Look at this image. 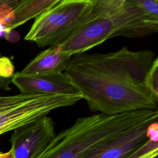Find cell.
I'll return each instance as SVG.
<instances>
[{"label":"cell","mask_w":158,"mask_h":158,"mask_svg":"<svg viewBox=\"0 0 158 158\" xmlns=\"http://www.w3.org/2000/svg\"><path fill=\"white\" fill-rule=\"evenodd\" d=\"M58 1L59 0H18L14 9L13 21L7 31L24 24L29 20L36 18Z\"/></svg>","instance_id":"30bf717a"},{"label":"cell","mask_w":158,"mask_h":158,"mask_svg":"<svg viewBox=\"0 0 158 158\" xmlns=\"http://www.w3.org/2000/svg\"><path fill=\"white\" fill-rule=\"evenodd\" d=\"M56 135L55 123L48 115L14 130L9 140L14 158H35Z\"/></svg>","instance_id":"8992f818"},{"label":"cell","mask_w":158,"mask_h":158,"mask_svg":"<svg viewBox=\"0 0 158 158\" xmlns=\"http://www.w3.org/2000/svg\"><path fill=\"white\" fill-rule=\"evenodd\" d=\"M144 85L157 98H158V58L154 60L150 69L148 71L145 79Z\"/></svg>","instance_id":"8fae6325"},{"label":"cell","mask_w":158,"mask_h":158,"mask_svg":"<svg viewBox=\"0 0 158 158\" xmlns=\"http://www.w3.org/2000/svg\"><path fill=\"white\" fill-rule=\"evenodd\" d=\"M12 83L25 94H78L77 88L64 73L48 75H28L16 72Z\"/></svg>","instance_id":"ba28073f"},{"label":"cell","mask_w":158,"mask_h":158,"mask_svg":"<svg viewBox=\"0 0 158 158\" xmlns=\"http://www.w3.org/2000/svg\"><path fill=\"white\" fill-rule=\"evenodd\" d=\"M130 25L125 0H107L105 11L81 26L57 45L62 52L73 56L83 53L115 36H124Z\"/></svg>","instance_id":"277c9868"},{"label":"cell","mask_w":158,"mask_h":158,"mask_svg":"<svg viewBox=\"0 0 158 158\" xmlns=\"http://www.w3.org/2000/svg\"><path fill=\"white\" fill-rule=\"evenodd\" d=\"M107 0H59L35 18L24 40L39 47L56 45L106 10Z\"/></svg>","instance_id":"3957f363"},{"label":"cell","mask_w":158,"mask_h":158,"mask_svg":"<svg viewBox=\"0 0 158 158\" xmlns=\"http://www.w3.org/2000/svg\"><path fill=\"white\" fill-rule=\"evenodd\" d=\"M3 2H4V0H0V6L3 3Z\"/></svg>","instance_id":"e0dca14e"},{"label":"cell","mask_w":158,"mask_h":158,"mask_svg":"<svg viewBox=\"0 0 158 158\" xmlns=\"http://www.w3.org/2000/svg\"><path fill=\"white\" fill-rule=\"evenodd\" d=\"M0 158H14V151L12 148L10 149L6 152H0Z\"/></svg>","instance_id":"9a60e30c"},{"label":"cell","mask_w":158,"mask_h":158,"mask_svg":"<svg viewBox=\"0 0 158 158\" xmlns=\"http://www.w3.org/2000/svg\"><path fill=\"white\" fill-rule=\"evenodd\" d=\"M9 81H8V79L0 77V88L9 89Z\"/></svg>","instance_id":"5bb4252c"},{"label":"cell","mask_w":158,"mask_h":158,"mask_svg":"<svg viewBox=\"0 0 158 158\" xmlns=\"http://www.w3.org/2000/svg\"><path fill=\"white\" fill-rule=\"evenodd\" d=\"M71 57L62 52L57 45H52L39 53L21 72L28 75L60 73L64 72Z\"/></svg>","instance_id":"9c48e42d"},{"label":"cell","mask_w":158,"mask_h":158,"mask_svg":"<svg viewBox=\"0 0 158 158\" xmlns=\"http://www.w3.org/2000/svg\"><path fill=\"white\" fill-rule=\"evenodd\" d=\"M5 31L7 32L6 27H5L4 25H3L2 24L0 23V36H2L3 34H4V33Z\"/></svg>","instance_id":"2e32d148"},{"label":"cell","mask_w":158,"mask_h":158,"mask_svg":"<svg viewBox=\"0 0 158 158\" xmlns=\"http://www.w3.org/2000/svg\"><path fill=\"white\" fill-rule=\"evenodd\" d=\"M145 14L158 20V0H132Z\"/></svg>","instance_id":"7c38bea8"},{"label":"cell","mask_w":158,"mask_h":158,"mask_svg":"<svg viewBox=\"0 0 158 158\" xmlns=\"http://www.w3.org/2000/svg\"><path fill=\"white\" fill-rule=\"evenodd\" d=\"M158 134L157 120L146 122L118 135L81 158H125Z\"/></svg>","instance_id":"52a82bcc"},{"label":"cell","mask_w":158,"mask_h":158,"mask_svg":"<svg viewBox=\"0 0 158 158\" xmlns=\"http://www.w3.org/2000/svg\"><path fill=\"white\" fill-rule=\"evenodd\" d=\"M67 106V98L64 94L20 93L0 96V135Z\"/></svg>","instance_id":"5b68a950"},{"label":"cell","mask_w":158,"mask_h":158,"mask_svg":"<svg viewBox=\"0 0 158 158\" xmlns=\"http://www.w3.org/2000/svg\"><path fill=\"white\" fill-rule=\"evenodd\" d=\"M156 57L149 49L127 46L107 53L72 56L64 73L85 99L89 110L107 115L157 109L158 98L144 85Z\"/></svg>","instance_id":"6da1fadb"},{"label":"cell","mask_w":158,"mask_h":158,"mask_svg":"<svg viewBox=\"0 0 158 158\" xmlns=\"http://www.w3.org/2000/svg\"><path fill=\"white\" fill-rule=\"evenodd\" d=\"M157 116L156 109L79 117L72 126L56 134L35 158H81L133 128L148 121L157 120Z\"/></svg>","instance_id":"7a4b0ae2"},{"label":"cell","mask_w":158,"mask_h":158,"mask_svg":"<svg viewBox=\"0 0 158 158\" xmlns=\"http://www.w3.org/2000/svg\"><path fill=\"white\" fill-rule=\"evenodd\" d=\"M14 67L10 60L6 57H0V77L9 79L14 75Z\"/></svg>","instance_id":"4fadbf2b"}]
</instances>
